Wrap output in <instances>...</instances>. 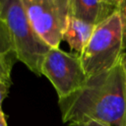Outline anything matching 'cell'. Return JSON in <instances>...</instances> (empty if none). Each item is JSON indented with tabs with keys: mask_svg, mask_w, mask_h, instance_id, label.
<instances>
[{
	"mask_svg": "<svg viewBox=\"0 0 126 126\" xmlns=\"http://www.w3.org/2000/svg\"><path fill=\"white\" fill-rule=\"evenodd\" d=\"M64 123L96 121L106 126H126V82L120 61L112 69L89 77L70 95L58 98Z\"/></svg>",
	"mask_w": 126,
	"mask_h": 126,
	"instance_id": "6da1fadb",
	"label": "cell"
},
{
	"mask_svg": "<svg viewBox=\"0 0 126 126\" xmlns=\"http://www.w3.org/2000/svg\"><path fill=\"white\" fill-rule=\"evenodd\" d=\"M0 13L9 30L16 59L41 76V64L50 47L32 27L22 0H0Z\"/></svg>",
	"mask_w": 126,
	"mask_h": 126,
	"instance_id": "7a4b0ae2",
	"label": "cell"
},
{
	"mask_svg": "<svg viewBox=\"0 0 126 126\" xmlns=\"http://www.w3.org/2000/svg\"><path fill=\"white\" fill-rule=\"evenodd\" d=\"M125 52L122 24L118 11L95 27L80 58L87 77L106 72L120 63Z\"/></svg>",
	"mask_w": 126,
	"mask_h": 126,
	"instance_id": "3957f363",
	"label": "cell"
},
{
	"mask_svg": "<svg viewBox=\"0 0 126 126\" xmlns=\"http://www.w3.org/2000/svg\"><path fill=\"white\" fill-rule=\"evenodd\" d=\"M22 1L34 32L50 48H58L71 17L70 0Z\"/></svg>",
	"mask_w": 126,
	"mask_h": 126,
	"instance_id": "277c9868",
	"label": "cell"
},
{
	"mask_svg": "<svg viewBox=\"0 0 126 126\" xmlns=\"http://www.w3.org/2000/svg\"><path fill=\"white\" fill-rule=\"evenodd\" d=\"M41 75L54 87L58 98H63L81 89L87 82L80 54L50 48L41 64Z\"/></svg>",
	"mask_w": 126,
	"mask_h": 126,
	"instance_id": "5b68a950",
	"label": "cell"
},
{
	"mask_svg": "<svg viewBox=\"0 0 126 126\" xmlns=\"http://www.w3.org/2000/svg\"><path fill=\"white\" fill-rule=\"evenodd\" d=\"M119 0H70L71 16L94 27L118 11Z\"/></svg>",
	"mask_w": 126,
	"mask_h": 126,
	"instance_id": "8992f818",
	"label": "cell"
},
{
	"mask_svg": "<svg viewBox=\"0 0 126 126\" xmlns=\"http://www.w3.org/2000/svg\"><path fill=\"white\" fill-rule=\"evenodd\" d=\"M94 29V26L71 16L63 35V40L68 43L71 50L81 54L91 39Z\"/></svg>",
	"mask_w": 126,
	"mask_h": 126,
	"instance_id": "52a82bcc",
	"label": "cell"
},
{
	"mask_svg": "<svg viewBox=\"0 0 126 126\" xmlns=\"http://www.w3.org/2000/svg\"><path fill=\"white\" fill-rule=\"evenodd\" d=\"M0 54L15 55L9 30L0 13Z\"/></svg>",
	"mask_w": 126,
	"mask_h": 126,
	"instance_id": "ba28073f",
	"label": "cell"
},
{
	"mask_svg": "<svg viewBox=\"0 0 126 126\" xmlns=\"http://www.w3.org/2000/svg\"><path fill=\"white\" fill-rule=\"evenodd\" d=\"M12 58H16L15 55H2L0 54V82L11 87L13 82L11 78V72L13 67Z\"/></svg>",
	"mask_w": 126,
	"mask_h": 126,
	"instance_id": "9c48e42d",
	"label": "cell"
},
{
	"mask_svg": "<svg viewBox=\"0 0 126 126\" xmlns=\"http://www.w3.org/2000/svg\"><path fill=\"white\" fill-rule=\"evenodd\" d=\"M118 13L120 15V20L122 24V32H123V42L126 51V0H119Z\"/></svg>",
	"mask_w": 126,
	"mask_h": 126,
	"instance_id": "30bf717a",
	"label": "cell"
},
{
	"mask_svg": "<svg viewBox=\"0 0 126 126\" xmlns=\"http://www.w3.org/2000/svg\"><path fill=\"white\" fill-rule=\"evenodd\" d=\"M9 89H10L9 86H7L6 84L0 82V111H2V102L6 98V96L8 95Z\"/></svg>",
	"mask_w": 126,
	"mask_h": 126,
	"instance_id": "8fae6325",
	"label": "cell"
},
{
	"mask_svg": "<svg viewBox=\"0 0 126 126\" xmlns=\"http://www.w3.org/2000/svg\"><path fill=\"white\" fill-rule=\"evenodd\" d=\"M68 126H106V125L96 121H87V122H80V123H69Z\"/></svg>",
	"mask_w": 126,
	"mask_h": 126,
	"instance_id": "7c38bea8",
	"label": "cell"
},
{
	"mask_svg": "<svg viewBox=\"0 0 126 126\" xmlns=\"http://www.w3.org/2000/svg\"><path fill=\"white\" fill-rule=\"evenodd\" d=\"M121 63L123 66V70H124V75H125V82H126V51L123 53L122 58H121Z\"/></svg>",
	"mask_w": 126,
	"mask_h": 126,
	"instance_id": "4fadbf2b",
	"label": "cell"
},
{
	"mask_svg": "<svg viewBox=\"0 0 126 126\" xmlns=\"http://www.w3.org/2000/svg\"><path fill=\"white\" fill-rule=\"evenodd\" d=\"M0 126H7L6 117L3 111H0Z\"/></svg>",
	"mask_w": 126,
	"mask_h": 126,
	"instance_id": "5bb4252c",
	"label": "cell"
}]
</instances>
